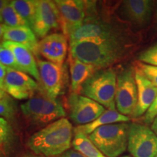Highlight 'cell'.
I'll return each instance as SVG.
<instances>
[{
    "mask_svg": "<svg viewBox=\"0 0 157 157\" xmlns=\"http://www.w3.org/2000/svg\"><path fill=\"white\" fill-rule=\"evenodd\" d=\"M2 39L3 41H10L22 44L29 48L34 56L39 55V42L36 36L30 27H8L5 25Z\"/></svg>",
    "mask_w": 157,
    "mask_h": 157,
    "instance_id": "cell-17",
    "label": "cell"
},
{
    "mask_svg": "<svg viewBox=\"0 0 157 157\" xmlns=\"http://www.w3.org/2000/svg\"><path fill=\"white\" fill-rule=\"evenodd\" d=\"M121 157H132L131 156H121Z\"/></svg>",
    "mask_w": 157,
    "mask_h": 157,
    "instance_id": "cell-39",
    "label": "cell"
},
{
    "mask_svg": "<svg viewBox=\"0 0 157 157\" xmlns=\"http://www.w3.org/2000/svg\"><path fill=\"white\" fill-rule=\"evenodd\" d=\"M60 25V14L55 2L37 0L36 15L31 28L37 38L43 39L50 31L58 29Z\"/></svg>",
    "mask_w": 157,
    "mask_h": 157,
    "instance_id": "cell-11",
    "label": "cell"
},
{
    "mask_svg": "<svg viewBox=\"0 0 157 157\" xmlns=\"http://www.w3.org/2000/svg\"><path fill=\"white\" fill-rule=\"evenodd\" d=\"M11 4L29 26L32 28L36 15L37 0H13Z\"/></svg>",
    "mask_w": 157,
    "mask_h": 157,
    "instance_id": "cell-22",
    "label": "cell"
},
{
    "mask_svg": "<svg viewBox=\"0 0 157 157\" xmlns=\"http://www.w3.org/2000/svg\"><path fill=\"white\" fill-rule=\"evenodd\" d=\"M39 72V82L44 95L57 99L62 93L66 78L63 65H58L47 60H36Z\"/></svg>",
    "mask_w": 157,
    "mask_h": 157,
    "instance_id": "cell-7",
    "label": "cell"
},
{
    "mask_svg": "<svg viewBox=\"0 0 157 157\" xmlns=\"http://www.w3.org/2000/svg\"><path fill=\"white\" fill-rule=\"evenodd\" d=\"M7 95H7V93H6L5 90L0 88V100L2 99V98H4L7 97Z\"/></svg>",
    "mask_w": 157,
    "mask_h": 157,
    "instance_id": "cell-37",
    "label": "cell"
},
{
    "mask_svg": "<svg viewBox=\"0 0 157 157\" xmlns=\"http://www.w3.org/2000/svg\"><path fill=\"white\" fill-rule=\"evenodd\" d=\"M46 96H34L21 105L23 114L33 122L36 123L44 107Z\"/></svg>",
    "mask_w": 157,
    "mask_h": 157,
    "instance_id": "cell-23",
    "label": "cell"
},
{
    "mask_svg": "<svg viewBox=\"0 0 157 157\" xmlns=\"http://www.w3.org/2000/svg\"><path fill=\"white\" fill-rule=\"evenodd\" d=\"M5 25L2 23H0V41H1V39L3 38L4 33H5Z\"/></svg>",
    "mask_w": 157,
    "mask_h": 157,
    "instance_id": "cell-35",
    "label": "cell"
},
{
    "mask_svg": "<svg viewBox=\"0 0 157 157\" xmlns=\"http://www.w3.org/2000/svg\"><path fill=\"white\" fill-rule=\"evenodd\" d=\"M63 34L67 38L83 24L86 18V2L81 0H56Z\"/></svg>",
    "mask_w": 157,
    "mask_h": 157,
    "instance_id": "cell-10",
    "label": "cell"
},
{
    "mask_svg": "<svg viewBox=\"0 0 157 157\" xmlns=\"http://www.w3.org/2000/svg\"><path fill=\"white\" fill-rule=\"evenodd\" d=\"M157 117V97L152 105H151L148 111H146V114L143 117V121L146 124H149L152 123L154 119Z\"/></svg>",
    "mask_w": 157,
    "mask_h": 157,
    "instance_id": "cell-30",
    "label": "cell"
},
{
    "mask_svg": "<svg viewBox=\"0 0 157 157\" xmlns=\"http://www.w3.org/2000/svg\"><path fill=\"white\" fill-rule=\"evenodd\" d=\"M134 68L148 78L154 86L157 87V66L137 61Z\"/></svg>",
    "mask_w": 157,
    "mask_h": 157,
    "instance_id": "cell-26",
    "label": "cell"
},
{
    "mask_svg": "<svg viewBox=\"0 0 157 157\" xmlns=\"http://www.w3.org/2000/svg\"><path fill=\"white\" fill-rule=\"evenodd\" d=\"M67 102L71 119L78 126L93 122L105 111L101 104L78 93H71Z\"/></svg>",
    "mask_w": 157,
    "mask_h": 157,
    "instance_id": "cell-9",
    "label": "cell"
},
{
    "mask_svg": "<svg viewBox=\"0 0 157 157\" xmlns=\"http://www.w3.org/2000/svg\"><path fill=\"white\" fill-rule=\"evenodd\" d=\"M129 49L123 34L69 43V56L98 69L108 68L121 60Z\"/></svg>",
    "mask_w": 157,
    "mask_h": 157,
    "instance_id": "cell-1",
    "label": "cell"
},
{
    "mask_svg": "<svg viewBox=\"0 0 157 157\" xmlns=\"http://www.w3.org/2000/svg\"><path fill=\"white\" fill-rule=\"evenodd\" d=\"M71 74V90L72 93L81 91L83 84L98 69L90 64L68 56Z\"/></svg>",
    "mask_w": 157,
    "mask_h": 157,
    "instance_id": "cell-18",
    "label": "cell"
},
{
    "mask_svg": "<svg viewBox=\"0 0 157 157\" xmlns=\"http://www.w3.org/2000/svg\"><path fill=\"white\" fill-rule=\"evenodd\" d=\"M15 114V105L10 96L0 100V117L12 119Z\"/></svg>",
    "mask_w": 157,
    "mask_h": 157,
    "instance_id": "cell-28",
    "label": "cell"
},
{
    "mask_svg": "<svg viewBox=\"0 0 157 157\" xmlns=\"http://www.w3.org/2000/svg\"><path fill=\"white\" fill-rule=\"evenodd\" d=\"M72 146L86 157H107L93 144L87 135L82 132H75Z\"/></svg>",
    "mask_w": 157,
    "mask_h": 157,
    "instance_id": "cell-21",
    "label": "cell"
},
{
    "mask_svg": "<svg viewBox=\"0 0 157 157\" xmlns=\"http://www.w3.org/2000/svg\"><path fill=\"white\" fill-rule=\"evenodd\" d=\"M137 59L143 63L157 66V43L141 52Z\"/></svg>",
    "mask_w": 157,
    "mask_h": 157,
    "instance_id": "cell-27",
    "label": "cell"
},
{
    "mask_svg": "<svg viewBox=\"0 0 157 157\" xmlns=\"http://www.w3.org/2000/svg\"><path fill=\"white\" fill-rule=\"evenodd\" d=\"M156 2L150 0H126L121 4L119 11L124 18L137 27L149 24L154 17Z\"/></svg>",
    "mask_w": 157,
    "mask_h": 157,
    "instance_id": "cell-13",
    "label": "cell"
},
{
    "mask_svg": "<svg viewBox=\"0 0 157 157\" xmlns=\"http://www.w3.org/2000/svg\"><path fill=\"white\" fill-rule=\"evenodd\" d=\"M73 133L72 124L66 118H62L31 135L27 145L35 154L61 156L72 146Z\"/></svg>",
    "mask_w": 157,
    "mask_h": 157,
    "instance_id": "cell-2",
    "label": "cell"
},
{
    "mask_svg": "<svg viewBox=\"0 0 157 157\" xmlns=\"http://www.w3.org/2000/svg\"><path fill=\"white\" fill-rule=\"evenodd\" d=\"M129 120L128 117L121 114L116 109H108L93 122L76 127L74 128V132H82L86 135H89L98 127L111 124L127 122Z\"/></svg>",
    "mask_w": 157,
    "mask_h": 157,
    "instance_id": "cell-19",
    "label": "cell"
},
{
    "mask_svg": "<svg viewBox=\"0 0 157 157\" xmlns=\"http://www.w3.org/2000/svg\"><path fill=\"white\" fill-rule=\"evenodd\" d=\"M130 124L116 123L98 127L88 135L90 140L107 157H119L128 146Z\"/></svg>",
    "mask_w": 157,
    "mask_h": 157,
    "instance_id": "cell-3",
    "label": "cell"
},
{
    "mask_svg": "<svg viewBox=\"0 0 157 157\" xmlns=\"http://www.w3.org/2000/svg\"><path fill=\"white\" fill-rule=\"evenodd\" d=\"M154 23L157 29V2H156V5H155V10L154 13Z\"/></svg>",
    "mask_w": 157,
    "mask_h": 157,
    "instance_id": "cell-36",
    "label": "cell"
},
{
    "mask_svg": "<svg viewBox=\"0 0 157 157\" xmlns=\"http://www.w3.org/2000/svg\"><path fill=\"white\" fill-rule=\"evenodd\" d=\"M22 157H43L42 156H40V155L37 154H26L23 156Z\"/></svg>",
    "mask_w": 157,
    "mask_h": 157,
    "instance_id": "cell-38",
    "label": "cell"
},
{
    "mask_svg": "<svg viewBox=\"0 0 157 157\" xmlns=\"http://www.w3.org/2000/svg\"><path fill=\"white\" fill-rule=\"evenodd\" d=\"M66 113L61 103L58 99H51L46 96L44 107L36 124H48L66 117Z\"/></svg>",
    "mask_w": 157,
    "mask_h": 157,
    "instance_id": "cell-20",
    "label": "cell"
},
{
    "mask_svg": "<svg viewBox=\"0 0 157 157\" xmlns=\"http://www.w3.org/2000/svg\"><path fill=\"white\" fill-rule=\"evenodd\" d=\"M93 9H90L87 12L83 24L74 30L68 36L69 43L122 34L119 29L115 25L98 19L94 14V10Z\"/></svg>",
    "mask_w": 157,
    "mask_h": 157,
    "instance_id": "cell-8",
    "label": "cell"
},
{
    "mask_svg": "<svg viewBox=\"0 0 157 157\" xmlns=\"http://www.w3.org/2000/svg\"><path fill=\"white\" fill-rule=\"evenodd\" d=\"M0 44L13 52L17 63L23 72L29 74L33 76L36 82H39V72L37 61L34 58V53L29 48L22 44L10 41H2Z\"/></svg>",
    "mask_w": 157,
    "mask_h": 157,
    "instance_id": "cell-16",
    "label": "cell"
},
{
    "mask_svg": "<svg viewBox=\"0 0 157 157\" xmlns=\"http://www.w3.org/2000/svg\"><path fill=\"white\" fill-rule=\"evenodd\" d=\"M117 77L113 68L98 69L84 82L80 92L108 109H116Z\"/></svg>",
    "mask_w": 157,
    "mask_h": 157,
    "instance_id": "cell-4",
    "label": "cell"
},
{
    "mask_svg": "<svg viewBox=\"0 0 157 157\" xmlns=\"http://www.w3.org/2000/svg\"><path fill=\"white\" fill-rule=\"evenodd\" d=\"M60 157H86L84 155L76 150H68L62 154Z\"/></svg>",
    "mask_w": 157,
    "mask_h": 157,
    "instance_id": "cell-31",
    "label": "cell"
},
{
    "mask_svg": "<svg viewBox=\"0 0 157 157\" xmlns=\"http://www.w3.org/2000/svg\"><path fill=\"white\" fill-rule=\"evenodd\" d=\"M39 84L24 72L7 68L3 90L17 100L28 99L39 89Z\"/></svg>",
    "mask_w": 157,
    "mask_h": 157,
    "instance_id": "cell-12",
    "label": "cell"
},
{
    "mask_svg": "<svg viewBox=\"0 0 157 157\" xmlns=\"http://www.w3.org/2000/svg\"><path fill=\"white\" fill-rule=\"evenodd\" d=\"M6 74H7V68L0 63V88L2 90Z\"/></svg>",
    "mask_w": 157,
    "mask_h": 157,
    "instance_id": "cell-32",
    "label": "cell"
},
{
    "mask_svg": "<svg viewBox=\"0 0 157 157\" xmlns=\"http://www.w3.org/2000/svg\"><path fill=\"white\" fill-rule=\"evenodd\" d=\"M0 63L6 68L22 71L17 63L13 52L9 49L4 48L1 44H0Z\"/></svg>",
    "mask_w": 157,
    "mask_h": 157,
    "instance_id": "cell-25",
    "label": "cell"
},
{
    "mask_svg": "<svg viewBox=\"0 0 157 157\" xmlns=\"http://www.w3.org/2000/svg\"><path fill=\"white\" fill-rule=\"evenodd\" d=\"M137 102V87L135 77V68L127 66L117 77L115 103L118 112L132 115Z\"/></svg>",
    "mask_w": 157,
    "mask_h": 157,
    "instance_id": "cell-5",
    "label": "cell"
},
{
    "mask_svg": "<svg viewBox=\"0 0 157 157\" xmlns=\"http://www.w3.org/2000/svg\"><path fill=\"white\" fill-rule=\"evenodd\" d=\"M151 129L154 131V132L156 135L157 136V117L155 118L154 120L153 121L151 124Z\"/></svg>",
    "mask_w": 157,
    "mask_h": 157,
    "instance_id": "cell-34",
    "label": "cell"
},
{
    "mask_svg": "<svg viewBox=\"0 0 157 157\" xmlns=\"http://www.w3.org/2000/svg\"><path fill=\"white\" fill-rule=\"evenodd\" d=\"M135 77L137 87V102L131 117L137 118L146 113L154 102L157 97V87L135 69Z\"/></svg>",
    "mask_w": 157,
    "mask_h": 157,
    "instance_id": "cell-15",
    "label": "cell"
},
{
    "mask_svg": "<svg viewBox=\"0 0 157 157\" xmlns=\"http://www.w3.org/2000/svg\"><path fill=\"white\" fill-rule=\"evenodd\" d=\"M156 157H157V156H156Z\"/></svg>",
    "mask_w": 157,
    "mask_h": 157,
    "instance_id": "cell-40",
    "label": "cell"
},
{
    "mask_svg": "<svg viewBox=\"0 0 157 157\" xmlns=\"http://www.w3.org/2000/svg\"><path fill=\"white\" fill-rule=\"evenodd\" d=\"M127 150L132 157H156V135L147 125L130 124Z\"/></svg>",
    "mask_w": 157,
    "mask_h": 157,
    "instance_id": "cell-6",
    "label": "cell"
},
{
    "mask_svg": "<svg viewBox=\"0 0 157 157\" xmlns=\"http://www.w3.org/2000/svg\"><path fill=\"white\" fill-rule=\"evenodd\" d=\"M1 15L2 23L7 26H29L24 19L18 14V13L15 10L13 6L12 5L11 1H9V2L4 7Z\"/></svg>",
    "mask_w": 157,
    "mask_h": 157,
    "instance_id": "cell-24",
    "label": "cell"
},
{
    "mask_svg": "<svg viewBox=\"0 0 157 157\" xmlns=\"http://www.w3.org/2000/svg\"><path fill=\"white\" fill-rule=\"evenodd\" d=\"M13 137V130L8 121L0 117V150L10 142Z\"/></svg>",
    "mask_w": 157,
    "mask_h": 157,
    "instance_id": "cell-29",
    "label": "cell"
},
{
    "mask_svg": "<svg viewBox=\"0 0 157 157\" xmlns=\"http://www.w3.org/2000/svg\"><path fill=\"white\" fill-rule=\"evenodd\" d=\"M9 2L7 0H0V23H2V11L4 8V7Z\"/></svg>",
    "mask_w": 157,
    "mask_h": 157,
    "instance_id": "cell-33",
    "label": "cell"
},
{
    "mask_svg": "<svg viewBox=\"0 0 157 157\" xmlns=\"http://www.w3.org/2000/svg\"><path fill=\"white\" fill-rule=\"evenodd\" d=\"M68 49V38L60 33L49 34L39 42V54L48 61L58 65L63 64Z\"/></svg>",
    "mask_w": 157,
    "mask_h": 157,
    "instance_id": "cell-14",
    "label": "cell"
}]
</instances>
